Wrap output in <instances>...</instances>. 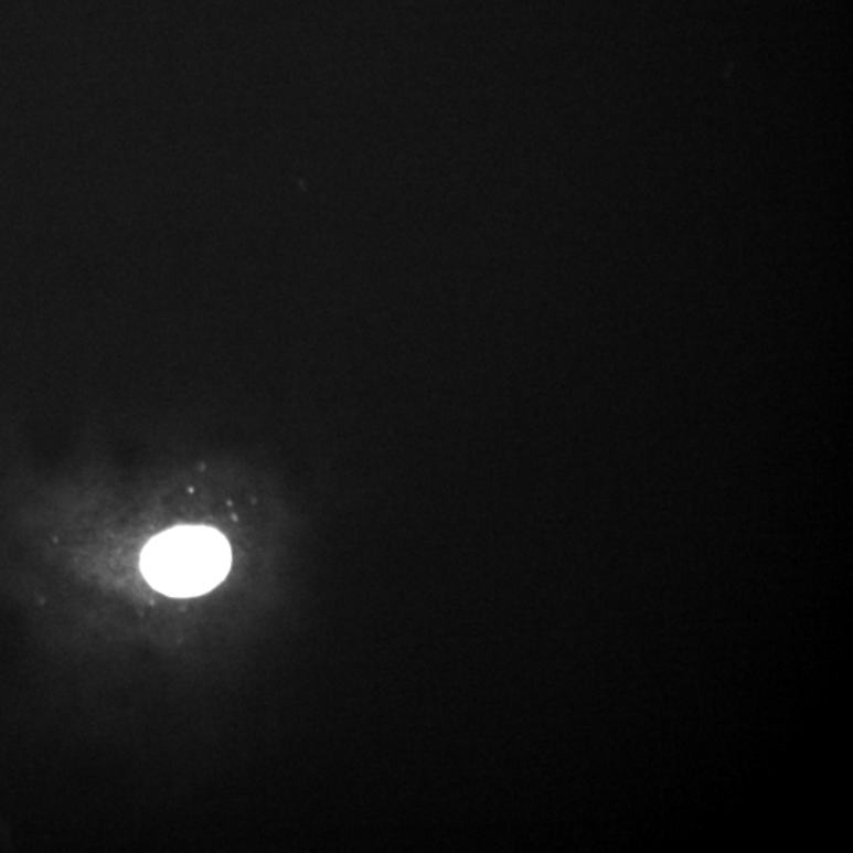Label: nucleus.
<instances>
[{
	"mask_svg": "<svg viewBox=\"0 0 853 853\" xmlns=\"http://www.w3.org/2000/svg\"><path fill=\"white\" fill-rule=\"evenodd\" d=\"M231 548L218 531L185 526L149 542L141 558L146 580L157 591L192 598L217 587L228 574Z\"/></svg>",
	"mask_w": 853,
	"mask_h": 853,
	"instance_id": "obj_1",
	"label": "nucleus"
}]
</instances>
